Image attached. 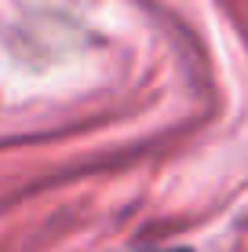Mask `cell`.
Wrapping results in <instances>:
<instances>
[{
  "mask_svg": "<svg viewBox=\"0 0 248 252\" xmlns=\"http://www.w3.org/2000/svg\"><path fill=\"white\" fill-rule=\"evenodd\" d=\"M161 252H172V249H161Z\"/></svg>",
  "mask_w": 248,
  "mask_h": 252,
  "instance_id": "obj_1",
  "label": "cell"
}]
</instances>
